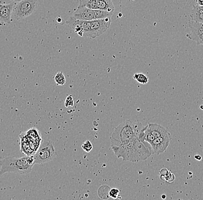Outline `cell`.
Returning <instances> with one entry per match:
<instances>
[{
  "mask_svg": "<svg viewBox=\"0 0 203 200\" xmlns=\"http://www.w3.org/2000/svg\"><path fill=\"white\" fill-rule=\"evenodd\" d=\"M36 6L37 0H22L16 2L13 6L12 17L16 20L25 19L34 13Z\"/></svg>",
  "mask_w": 203,
  "mask_h": 200,
  "instance_id": "obj_5",
  "label": "cell"
},
{
  "mask_svg": "<svg viewBox=\"0 0 203 200\" xmlns=\"http://www.w3.org/2000/svg\"><path fill=\"white\" fill-rule=\"evenodd\" d=\"M97 9L114 13V6L111 0H97Z\"/></svg>",
  "mask_w": 203,
  "mask_h": 200,
  "instance_id": "obj_12",
  "label": "cell"
},
{
  "mask_svg": "<svg viewBox=\"0 0 203 200\" xmlns=\"http://www.w3.org/2000/svg\"><path fill=\"white\" fill-rule=\"evenodd\" d=\"M55 81L57 85H63L66 83V80L64 73L61 72H58L54 77Z\"/></svg>",
  "mask_w": 203,
  "mask_h": 200,
  "instance_id": "obj_16",
  "label": "cell"
},
{
  "mask_svg": "<svg viewBox=\"0 0 203 200\" xmlns=\"http://www.w3.org/2000/svg\"><path fill=\"white\" fill-rule=\"evenodd\" d=\"M80 6H85L89 9H97V0H80Z\"/></svg>",
  "mask_w": 203,
  "mask_h": 200,
  "instance_id": "obj_14",
  "label": "cell"
},
{
  "mask_svg": "<svg viewBox=\"0 0 203 200\" xmlns=\"http://www.w3.org/2000/svg\"><path fill=\"white\" fill-rule=\"evenodd\" d=\"M160 178L162 181H166L168 182H172L175 180L176 177L174 174L169 171V173L166 175H160Z\"/></svg>",
  "mask_w": 203,
  "mask_h": 200,
  "instance_id": "obj_17",
  "label": "cell"
},
{
  "mask_svg": "<svg viewBox=\"0 0 203 200\" xmlns=\"http://www.w3.org/2000/svg\"><path fill=\"white\" fill-rule=\"evenodd\" d=\"M194 158L197 160H201V157L200 156V155H195Z\"/></svg>",
  "mask_w": 203,
  "mask_h": 200,
  "instance_id": "obj_24",
  "label": "cell"
},
{
  "mask_svg": "<svg viewBox=\"0 0 203 200\" xmlns=\"http://www.w3.org/2000/svg\"><path fill=\"white\" fill-rule=\"evenodd\" d=\"M200 107H201V109H203V106H202Z\"/></svg>",
  "mask_w": 203,
  "mask_h": 200,
  "instance_id": "obj_28",
  "label": "cell"
},
{
  "mask_svg": "<svg viewBox=\"0 0 203 200\" xmlns=\"http://www.w3.org/2000/svg\"><path fill=\"white\" fill-rule=\"evenodd\" d=\"M119 190L116 188H113L110 190L109 195V197L113 198V199H117L119 196Z\"/></svg>",
  "mask_w": 203,
  "mask_h": 200,
  "instance_id": "obj_19",
  "label": "cell"
},
{
  "mask_svg": "<svg viewBox=\"0 0 203 200\" xmlns=\"http://www.w3.org/2000/svg\"><path fill=\"white\" fill-rule=\"evenodd\" d=\"M112 149L118 158H122L124 161L131 162L146 160L153 154L150 144L138 137L117 147H113Z\"/></svg>",
  "mask_w": 203,
  "mask_h": 200,
  "instance_id": "obj_1",
  "label": "cell"
},
{
  "mask_svg": "<svg viewBox=\"0 0 203 200\" xmlns=\"http://www.w3.org/2000/svg\"><path fill=\"white\" fill-rule=\"evenodd\" d=\"M197 4L200 6H203V0H197Z\"/></svg>",
  "mask_w": 203,
  "mask_h": 200,
  "instance_id": "obj_23",
  "label": "cell"
},
{
  "mask_svg": "<svg viewBox=\"0 0 203 200\" xmlns=\"http://www.w3.org/2000/svg\"><path fill=\"white\" fill-rule=\"evenodd\" d=\"M74 103V100L73 99L72 96L69 95L66 98V100L65 102V105L66 107H72L73 106Z\"/></svg>",
  "mask_w": 203,
  "mask_h": 200,
  "instance_id": "obj_20",
  "label": "cell"
},
{
  "mask_svg": "<svg viewBox=\"0 0 203 200\" xmlns=\"http://www.w3.org/2000/svg\"><path fill=\"white\" fill-rule=\"evenodd\" d=\"M143 128L141 122L138 120L127 119L121 122L115 128L111 135V148L117 147L135 137L139 138Z\"/></svg>",
  "mask_w": 203,
  "mask_h": 200,
  "instance_id": "obj_2",
  "label": "cell"
},
{
  "mask_svg": "<svg viewBox=\"0 0 203 200\" xmlns=\"http://www.w3.org/2000/svg\"><path fill=\"white\" fill-rule=\"evenodd\" d=\"M170 141V135L168 133L158 137L150 144L153 153L159 155L166 151Z\"/></svg>",
  "mask_w": 203,
  "mask_h": 200,
  "instance_id": "obj_8",
  "label": "cell"
},
{
  "mask_svg": "<svg viewBox=\"0 0 203 200\" xmlns=\"http://www.w3.org/2000/svg\"><path fill=\"white\" fill-rule=\"evenodd\" d=\"M10 1H13V2H19V1H22V0H10Z\"/></svg>",
  "mask_w": 203,
  "mask_h": 200,
  "instance_id": "obj_27",
  "label": "cell"
},
{
  "mask_svg": "<svg viewBox=\"0 0 203 200\" xmlns=\"http://www.w3.org/2000/svg\"><path fill=\"white\" fill-rule=\"evenodd\" d=\"M81 148L86 152H89L93 149V144L89 140H86L81 145Z\"/></svg>",
  "mask_w": 203,
  "mask_h": 200,
  "instance_id": "obj_18",
  "label": "cell"
},
{
  "mask_svg": "<svg viewBox=\"0 0 203 200\" xmlns=\"http://www.w3.org/2000/svg\"><path fill=\"white\" fill-rule=\"evenodd\" d=\"M161 197H162V198H163V199H165V198H166V195L164 194V195H162V196H161Z\"/></svg>",
  "mask_w": 203,
  "mask_h": 200,
  "instance_id": "obj_26",
  "label": "cell"
},
{
  "mask_svg": "<svg viewBox=\"0 0 203 200\" xmlns=\"http://www.w3.org/2000/svg\"><path fill=\"white\" fill-rule=\"evenodd\" d=\"M169 173V171L166 168H163L159 171L160 175H166Z\"/></svg>",
  "mask_w": 203,
  "mask_h": 200,
  "instance_id": "obj_22",
  "label": "cell"
},
{
  "mask_svg": "<svg viewBox=\"0 0 203 200\" xmlns=\"http://www.w3.org/2000/svg\"><path fill=\"white\" fill-rule=\"evenodd\" d=\"M57 20L58 23H60V22H61V20H62V19H61V18H60V17L57 18Z\"/></svg>",
  "mask_w": 203,
  "mask_h": 200,
  "instance_id": "obj_25",
  "label": "cell"
},
{
  "mask_svg": "<svg viewBox=\"0 0 203 200\" xmlns=\"http://www.w3.org/2000/svg\"><path fill=\"white\" fill-rule=\"evenodd\" d=\"M169 133L164 126L157 123H149L145 126V141L150 144L155 139Z\"/></svg>",
  "mask_w": 203,
  "mask_h": 200,
  "instance_id": "obj_7",
  "label": "cell"
},
{
  "mask_svg": "<svg viewBox=\"0 0 203 200\" xmlns=\"http://www.w3.org/2000/svg\"><path fill=\"white\" fill-rule=\"evenodd\" d=\"M56 156L52 143L49 141H43L34 155L35 164H44L52 160Z\"/></svg>",
  "mask_w": 203,
  "mask_h": 200,
  "instance_id": "obj_6",
  "label": "cell"
},
{
  "mask_svg": "<svg viewBox=\"0 0 203 200\" xmlns=\"http://www.w3.org/2000/svg\"><path fill=\"white\" fill-rule=\"evenodd\" d=\"M95 19H104L106 18H111L113 16V12H110L101 9H94Z\"/></svg>",
  "mask_w": 203,
  "mask_h": 200,
  "instance_id": "obj_13",
  "label": "cell"
},
{
  "mask_svg": "<svg viewBox=\"0 0 203 200\" xmlns=\"http://www.w3.org/2000/svg\"><path fill=\"white\" fill-rule=\"evenodd\" d=\"M192 40L196 42L197 45H200V44L203 45V33L195 36Z\"/></svg>",
  "mask_w": 203,
  "mask_h": 200,
  "instance_id": "obj_21",
  "label": "cell"
},
{
  "mask_svg": "<svg viewBox=\"0 0 203 200\" xmlns=\"http://www.w3.org/2000/svg\"><path fill=\"white\" fill-rule=\"evenodd\" d=\"M72 16L79 20H95V11L94 9L79 6Z\"/></svg>",
  "mask_w": 203,
  "mask_h": 200,
  "instance_id": "obj_10",
  "label": "cell"
},
{
  "mask_svg": "<svg viewBox=\"0 0 203 200\" xmlns=\"http://www.w3.org/2000/svg\"><path fill=\"white\" fill-rule=\"evenodd\" d=\"M14 3H0V26L9 24L11 22L13 6Z\"/></svg>",
  "mask_w": 203,
  "mask_h": 200,
  "instance_id": "obj_9",
  "label": "cell"
},
{
  "mask_svg": "<svg viewBox=\"0 0 203 200\" xmlns=\"http://www.w3.org/2000/svg\"></svg>",
  "mask_w": 203,
  "mask_h": 200,
  "instance_id": "obj_29",
  "label": "cell"
},
{
  "mask_svg": "<svg viewBox=\"0 0 203 200\" xmlns=\"http://www.w3.org/2000/svg\"><path fill=\"white\" fill-rule=\"evenodd\" d=\"M35 165L34 155L22 157H7L0 161V175L6 173L15 174H28Z\"/></svg>",
  "mask_w": 203,
  "mask_h": 200,
  "instance_id": "obj_3",
  "label": "cell"
},
{
  "mask_svg": "<svg viewBox=\"0 0 203 200\" xmlns=\"http://www.w3.org/2000/svg\"><path fill=\"white\" fill-rule=\"evenodd\" d=\"M133 78L142 84H147L148 83V77L143 73H135L133 76Z\"/></svg>",
  "mask_w": 203,
  "mask_h": 200,
  "instance_id": "obj_15",
  "label": "cell"
},
{
  "mask_svg": "<svg viewBox=\"0 0 203 200\" xmlns=\"http://www.w3.org/2000/svg\"><path fill=\"white\" fill-rule=\"evenodd\" d=\"M74 20L76 24L81 27L84 31L83 36L92 39L97 38L109 30L111 23V18L95 19L89 21L79 20L74 18Z\"/></svg>",
  "mask_w": 203,
  "mask_h": 200,
  "instance_id": "obj_4",
  "label": "cell"
},
{
  "mask_svg": "<svg viewBox=\"0 0 203 200\" xmlns=\"http://www.w3.org/2000/svg\"><path fill=\"white\" fill-rule=\"evenodd\" d=\"M191 20L203 24V7L194 5L190 13Z\"/></svg>",
  "mask_w": 203,
  "mask_h": 200,
  "instance_id": "obj_11",
  "label": "cell"
}]
</instances>
